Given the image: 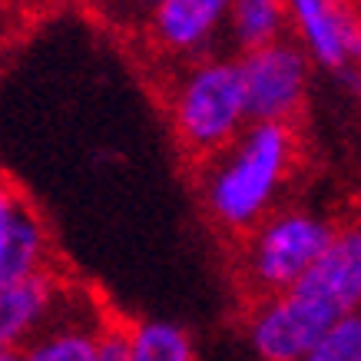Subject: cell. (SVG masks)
<instances>
[{
  "mask_svg": "<svg viewBox=\"0 0 361 361\" xmlns=\"http://www.w3.org/2000/svg\"><path fill=\"white\" fill-rule=\"evenodd\" d=\"M298 163V136L288 123H249L239 140L199 163V199L226 235H249L279 209Z\"/></svg>",
  "mask_w": 361,
  "mask_h": 361,
  "instance_id": "6da1fadb",
  "label": "cell"
},
{
  "mask_svg": "<svg viewBox=\"0 0 361 361\" xmlns=\"http://www.w3.org/2000/svg\"><path fill=\"white\" fill-rule=\"evenodd\" d=\"M97 361H130V325L110 318L97 341Z\"/></svg>",
  "mask_w": 361,
  "mask_h": 361,
  "instance_id": "2e32d148",
  "label": "cell"
},
{
  "mask_svg": "<svg viewBox=\"0 0 361 361\" xmlns=\"http://www.w3.org/2000/svg\"><path fill=\"white\" fill-rule=\"evenodd\" d=\"M159 4L163 0H103V20H110L113 27H126V30L130 27L142 30Z\"/></svg>",
  "mask_w": 361,
  "mask_h": 361,
  "instance_id": "9a60e30c",
  "label": "cell"
},
{
  "mask_svg": "<svg viewBox=\"0 0 361 361\" xmlns=\"http://www.w3.org/2000/svg\"><path fill=\"white\" fill-rule=\"evenodd\" d=\"M0 361H20V351H0Z\"/></svg>",
  "mask_w": 361,
  "mask_h": 361,
  "instance_id": "e0dca14e",
  "label": "cell"
},
{
  "mask_svg": "<svg viewBox=\"0 0 361 361\" xmlns=\"http://www.w3.org/2000/svg\"><path fill=\"white\" fill-rule=\"evenodd\" d=\"M302 361H361V312L341 318Z\"/></svg>",
  "mask_w": 361,
  "mask_h": 361,
  "instance_id": "5bb4252c",
  "label": "cell"
},
{
  "mask_svg": "<svg viewBox=\"0 0 361 361\" xmlns=\"http://www.w3.org/2000/svg\"><path fill=\"white\" fill-rule=\"evenodd\" d=\"M312 60L302 47L285 37L272 47L239 56L242 90L252 123H288L295 126L312 90Z\"/></svg>",
  "mask_w": 361,
  "mask_h": 361,
  "instance_id": "5b68a950",
  "label": "cell"
},
{
  "mask_svg": "<svg viewBox=\"0 0 361 361\" xmlns=\"http://www.w3.org/2000/svg\"><path fill=\"white\" fill-rule=\"evenodd\" d=\"M229 11L232 0H163L142 33L156 54L183 66L212 56V47L226 37Z\"/></svg>",
  "mask_w": 361,
  "mask_h": 361,
  "instance_id": "52a82bcc",
  "label": "cell"
},
{
  "mask_svg": "<svg viewBox=\"0 0 361 361\" xmlns=\"http://www.w3.org/2000/svg\"><path fill=\"white\" fill-rule=\"evenodd\" d=\"M341 315L302 288L255 298L245 312V338L259 361H302Z\"/></svg>",
  "mask_w": 361,
  "mask_h": 361,
  "instance_id": "277c9868",
  "label": "cell"
},
{
  "mask_svg": "<svg viewBox=\"0 0 361 361\" xmlns=\"http://www.w3.org/2000/svg\"><path fill=\"white\" fill-rule=\"evenodd\" d=\"M110 315L66 288L54 318L20 348V361H97V341Z\"/></svg>",
  "mask_w": 361,
  "mask_h": 361,
  "instance_id": "9c48e42d",
  "label": "cell"
},
{
  "mask_svg": "<svg viewBox=\"0 0 361 361\" xmlns=\"http://www.w3.org/2000/svg\"><path fill=\"white\" fill-rule=\"evenodd\" d=\"M348 318L361 312V219H345L312 272L295 285Z\"/></svg>",
  "mask_w": 361,
  "mask_h": 361,
  "instance_id": "30bf717a",
  "label": "cell"
},
{
  "mask_svg": "<svg viewBox=\"0 0 361 361\" xmlns=\"http://www.w3.org/2000/svg\"><path fill=\"white\" fill-rule=\"evenodd\" d=\"M288 37V7L285 0H232L226 20V44L235 56L272 47Z\"/></svg>",
  "mask_w": 361,
  "mask_h": 361,
  "instance_id": "7c38bea8",
  "label": "cell"
},
{
  "mask_svg": "<svg viewBox=\"0 0 361 361\" xmlns=\"http://www.w3.org/2000/svg\"><path fill=\"white\" fill-rule=\"evenodd\" d=\"M341 219L308 206H279L239 239V279L249 298L292 292L322 252L331 245Z\"/></svg>",
  "mask_w": 361,
  "mask_h": 361,
  "instance_id": "3957f363",
  "label": "cell"
},
{
  "mask_svg": "<svg viewBox=\"0 0 361 361\" xmlns=\"http://www.w3.org/2000/svg\"><path fill=\"white\" fill-rule=\"evenodd\" d=\"M130 361H199L196 338L169 318L130 322Z\"/></svg>",
  "mask_w": 361,
  "mask_h": 361,
  "instance_id": "4fadbf2b",
  "label": "cell"
},
{
  "mask_svg": "<svg viewBox=\"0 0 361 361\" xmlns=\"http://www.w3.org/2000/svg\"><path fill=\"white\" fill-rule=\"evenodd\" d=\"M70 285L54 272H37L0 288V351H20L54 318Z\"/></svg>",
  "mask_w": 361,
  "mask_h": 361,
  "instance_id": "8fae6325",
  "label": "cell"
},
{
  "mask_svg": "<svg viewBox=\"0 0 361 361\" xmlns=\"http://www.w3.org/2000/svg\"><path fill=\"white\" fill-rule=\"evenodd\" d=\"M50 255L54 245L44 216L11 179H0V288L54 269Z\"/></svg>",
  "mask_w": 361,
  "mask_h": 361,
  "instance_id": "ba28073f",
  "label": "cell"
},
{
  "mask_svg": "<svg viewBox=\"0 0 361 361\" xmlns=\"http://www.w3.org/2000/svg\"><path fill=\"white\" fill-rule=\"evenodd\" d=\"M288 30L308 60L351 83L361 77V7L351 0H285Z\"/></svg>",
  "mask_w": 361,
  "mask_h": 361,
  "instance_id": "8992f818",
  "label": "cell"
},
{
  "mask_svg": "<svg viewBox=\"0 0 361 361\" xmlns=\"http://www.w3.org/2000/svg\"><path fill=\"white\" fill-rule=\"evenodd\" d=\"M169 126L179 149L206 163L239 140L249 126V106L242 90L239 56L212 54L183 63L166 97Z\"/></svg>",
  "mask_w": 361,
  "mask_h": 361,
  "instance_id": "7a4b0ae2",
  "label": "cell"
}]
</instances>
